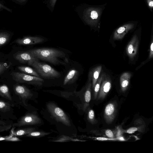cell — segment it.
I'll list each match as a JSON object with an SVG mask.
<instances>
[{
    "label": "cell",
    "mask_w": 153,
    "mask_h": 153,
    "mask_svg": "<svg viewBox=\"0 0 153 153\" xmlns=\"http://www.w3.org/2000/svg\"><path fill=\"white\" fill-rule=\"evenodd\" d=\"M92 84L91 81L87 84L83 88L82 100V109L85 111L88 107L91 99V87Z\"/></svg>",
    "instance_id": "obj_14"
},
{
    "label": "cell",
    "mask_w": 153,
    "mask_h": 153,
    "mask_svg": "<svg viewBox=\"0 0 153 153\" xmlns=\"http://www.w3.org/2000/svg\"><path fill=\"white\" fill-rule=\"evenodd\" d=\"M102 74L101 76L99 77L94 88V98L96 99L97 98L98 93L100 89V85L103 76Z\"/></svg>",
    "instance_id": "obj_24"
},
{
    "label": "cell",
    "mask_w": 153,
    "mask_h": 153,
    "mask_svg": "<svg viewBox=\"0 0 153 153\" xmlns=\"http://www.w3.org/2000/svg\"></svg>",
    "instance_id": "obj_39"
},
{
    "label": "cell",
    "mask_w": 153,
    "mask_h": 153,
    "mask_svg": "<svg viewBox=\"0 0 153 153\" xmlns=\"http://www.w3.org/2000/svg\"><path fill=\"white\" fill-rule=\"evenodd\" d=\"M0 6L2 8L6 9V10L9 11H10V10L8 9V8H7V7H5L4 6V5H3L2 4H1L0 3Z\"/></svg>",
    "instance_id": "obj_37"
},
{
    "label": "cell",
    "mask_w": 153,
    "mask_h": 153,
    "mask_svg": "<svg viewBox=\"0 0 153 153\" xmlns=\"http://www.w3.org/2000/svg\"><path fill=\"white\" fill-rule=\"evenodd\" d=\"M101 83L97 98L98 100H102L105 97L111 88V82L109 76L103 74Z\"/></svg>",
    "instance_id": "obj_7"
},
{
    "label": "cell",
    "mask_w": 153,
    "mask_h": 153,
    "mask_svg": "<svg viewBox=\"0 0 153 153\" xmlns=\"http://www.w3.org/2000/svg\"><path fill=\"white\" fill-rule=\"evenodd\" d=\"M41 120L38 116L34 113H28L21 117L16 123L13 124V127L36 125L40 124Z\"/></svg>",
    "instance_id": "obj_6"
},
{
    "label": "cell",
    "mask_w": 153,
    "mask_h": 153,
    "mask_svg": "<svg viewBox=\"0 0 153 153\" xmlns=\"http://www.w3.org/2000/svg\"><path fill=\"white\" fill-rule=\"evenodd\" d=\"M139 40L136 35H134L128 42L126 47L127 54L131 60L137 54L139 45Z\"/></svg>",
    "instance_id": "obj_11"
},
{
    "label": "cell",
    "mask_w": 153,
    "mask_h": 153,
    "mask_svg": "<svg viewBox=\"0 0 153 153\" xmlns=\"http://www.w3.org/2000/svg\"><path fill=\"white\" fill-rule=\"evenodd\" d=\"M117 129V131L116 133V137L122 135L123 132L122 130H121L120 128L118 127Z\"/></svg>",
    "instance_id": "obj_33"
},
{
    "label": "cell",
    "mask_w": 153,
    "mask_h": 153,
    "mask_svg": "<svg viewBox=\"0 0 153 153\" xmlns=\"http://www.w3.org/2000/svg\"><path fill=\"white\" fill-rule=\"evenodd\" d=\"M148 6L150 9H152L153 7V0H147Z\"/></svg>",
    "instance_id": "obj_34"
},
{
    "label": "cell",
    "mask_w": 153,
    "mask_h": 153,
    "mask_svg": "<svg viewBox=\"0 0 153 153\" xmlns=\"http://www.w3.org/2000/svg\"><path fill=\"white\" fill-rule=\"evenodd\" d=\"M20 3L24 2L26 1L27 0H15Z\"/></svg>",
    "instance_id": "obj_38"
},
{
    "label": "cell",
    "mask_w": 153,
    "mask_h": 153,
    "mask_svg": "<svg viewBox=\"0 0 153 153\" xmlns=\"http://www.w3.org/2000/svg\"><path fill=\"white\" fill-rule=\"evenodd\" d=\"M56 1L57 0H49V3L51 7H54Z\"/></svg>",
    "instance_id": "obj_35"
},
{
    "label": "cell",
    "mask_w": 153,
    "mask_h": 153,
    "mask_svg": "<svg viewBox=\"0 0 153 153\" xmlns=\"http://www.w3.org/2000/svg\"><path fill=\"white\" fill-rule=\"evenodd\" d=\"M153 57V41L152 39L150 46V52L149 54V59H151Z\"/></svg>",
    "instance_id": "obj_32"
},
{
    "label": "cell",
    "mask_w": 153,
    "mask_h": 153,
    "mask_svg": "<svg viewBox=\"0 0 153 153\" xmlns=\"http://www.w3.org/2000/svg\"><path fill=\"white\" fill-rule=\"evenodd\" d=\"M35 129L33 128H27L14 130L12 129L11 132L13 136L17 137L26 136L30 133L35 131Z\"/></svg>",
    "instance_id": "obj_19"
},
{
    "label": "cell",
    "mask_w": 153,
    "mask_h": 153,
    "mask_svg": "<svg viewBox=\"0 0 153 153\" xmlns=\"http://www.w3.org/2000/svg\"><path fill=\"white\" fill-rule=\"evenodd\" d=\"M10 74L13 79L19 83H25L40 86L42 85L44 82V79L41 77L23 73L12 72Z\"/></svg>",
    "instance_id": "obj_4"
},
{
    "label": "cell",
    "mask_w": 153,
    "mask_h": 153,
    "mask_svg": "<svg viewBox=\"0 0 153 153\" xmlns=\"http://www.w3.org/2000/svg\"><path fill=\"white\" fill-rule=\"evenodd\" d=\"M11 65L12 63L11 62L8 63L6 62H0V75L9 68Z\"/></svg>",
    "instance_id": "obj_28"
},
{
    "label": "cell",
    "mask_w": 153,
    "mask_h": 153,
    "mask_svg": "<svg viewBox=\"0 0 153 153\" xmlns=\"http://www.w3.org/2000/svg\"><path fill=\"white\" fill-rule=\"evenodd\" d=\"M10 34L6 32H0V46L7 42L9 39Z\"/></svg>",
    "instance_id": "obj_26"
},
{
    "label": "cell",
    "mask_w": 153,
    "mask_h": 153,
    "mask_svg": "<svg viewBox=\"0 0 153 153\" xmlns=\"http://www.w3.org/2000/svg\"><path fill=\"white\" fill-rule=\"evenodd\" d=\"M13 124L12 122L0 120V132L9 130L13 126Z\"/></svg>",
    "instance_id": "obj_22"
},
{
    "label": "cell",
    "mask_w": 153,
    "mask_h": 153,
    "mask_svg": "<svg viewBox=\"0 0 153 153\" xmlns=\"http://www.w3.org/2000/svg\"><path fill=\"white\" fill-rule=\"evenodd\" d=\"M36 71L45 79H54L61 76L60 74L50 65L40 62L38 60L34 61L31 65Z\"/></svg>",
    "instance_id": "obj_2"
},
{
    "label": "cell",
    "mask_w": 153,
    "mask_h": 153,
    "mask_svg": "<svg viewBox=\"0 0 153 153\" xmlns=\"http://www.w3.org/2000/svg\"><path fill=\"white\" fill-rule=\"evenodd\" d=\"M79 74V72L76 69H72L70 70L65 77L64 85H69L74 83L77 79Z\"/></svg>",
    "instance_id": "obj_15"
},
{
    "label": "cell",
    "mask_w": 153,
    "mask_h": 153,
    "mask_svg": "<svg viewBox=\"0 0 153 153\" xmlns=\"http://www.w3.org/2000/svg\"><path fill=\"white\" fill-rule=\"evenodd\" d=\"M0 96L10 102H12V98L9 89L5 84L0 85Z\"/></svg>",
    "instance_id": "obj_20"
},
{
    "label": "cell",
    "mask_w": 153,
    "mask_h": 153,
    "mask_svg": "<svg viewBox=\"0 0 153 153\" xmlns=\"http://www.w3.org/2000/svg\"><path fill=\"white\" fill-rule=\"evenodd\" d=\"M138 131H140L139 128L136 127H131L128 129L125 132L128 134H132Z\"/></svg>",
    "instance_id": "obj_30"
},
{
    "label": "cell",
    "mask_w": 153,
    "mask_h": 153,
    "mask_svg": "<svg viewBox=\"0 0 153 153\" xmlns=\"http://www.w3.org/2000/svg\"><path fill=\"white\" fill-rule=\"evenodd\" d=\"M131 76V74L128 72L124 73L121 75L120 78V82L121 90L123 92L125 91L127 89Z\"/></svg>",
    "instance_id": "obj_16"
},
{
    "label": "cell",
    "mask_w": 153,
    "mask_h": 153,
    "mask_svg": "<svg viewBox=\"0 0 153 153\" xmlns=\"http://www.w3.org/2000/svg\"><path fill=\"white\" fill-rule=\"evenodd\" d=\"M12 105L10 102L0 99V115L13 114Z\"/></svg>",
    "instance_id": "obj_18"
},
{
    "label": "cell",
    "mask_w": 153,
    "mask_h": 153,
    "mask_svg": "<svg viewBox=\"0 0 153 153\" xmlns=\"http://www.w3.org/2000/svg\"><path fill=\"white\" fill-rule=\"evenodd\" d=\"M100 7H89L85 9L83 13V19L88 25L96 26L99 21L102 13Z\"/></svg>",
    "instance_id": "obj_5"
},
{
    "label": "cell",
    "mask_w": 153,
    "mask_h": 153,
    "mask_svg": "<svg viewBox=\"0 0 153 153\" xmlns=\"http://www.w3.org/2000/svg\"><path fill=\"white\" fill-rule=\"evenodd\" d=\"M18 68L25 74L40 77V76L35 70L29 67L21 66H18Z\"/></svg>",
    "instance_id": "obj_21"
},
{
    "label": "cell",
    "mask_w": 153,
    "mask_h": 153,
    "mask_svg": "<svg viewBox=\"0 0 153 153\" xmlns=\"http://www.w3.org/2000/svg\"><path fill=\"white\" fill-rule=\"evenodd\" d=\"M20 140L17 137L14 136L13 135L6 136H0V141H19Z\"/></svg>",
    "instance_id": "obj_27"
},
{
    "label": "cell",
    "mask_w": 153,
    "mask_h": 153,
    "mask_svg": "<svg viewBox=\"0 0 153 153\" xmlns=\"http://www.w3.org/2000/svg\"><path fill=\"white\" fill-rule=\"evenodd\" d=\"M87 120L91 123L95 124L97 123V121L95 118V114L93 110L90 109L88 111L87 115Z\"/></svg>",
    "instance_id": "obj_25"
},
{
    "label": "cell",
    "mask_w": 153,
    "mask_h": 153,
    "mask_svg": "<svg viewBox=\"0 0 153 153\" xmlns=\"http://www.w3.org/2000/svg\"><path fill=\"white\" fill-rule=\"evenodd\" d=\"M13 91L15 94L22 100L24 103L27 99H29L33 96L31 91L24 85L16 84L13 87Z\"/></svg>",
    "instance_id": "obj_9"
},
{
    "label": "cell",
    "mask_w": 153,
    "mask_h": 153,
    "mask_svg": "<svg viewBox=\"0 0 153 153\" xmlns=\"http://www.w3.org/2000/svg\"><path fill=\"white\" fill-rule=\"evenodd\" d=\"M105 134L106 136L109 138H115V136L114 133L110 129H108L105 130Z\"/></svg>",
    "instance_id": "obj_29"
},
{
    "label": "cell",
    "mask_w": 153,
    "mask_h": 153,
    "mask_svg": "<svg viewBox=\"0 0 153 153\" xmlns=\"http://www.w3.org/2000/svg\"><path fill=\"white\" fill-rule=\"evenodd\" d=\"M134 26V24L129 23L120 27L114 32L113 39L114 40L122 39L129 31L133 28Z\"/></svg>",
    "instance_id": "obj_12"
},
{
    "label": "cell",
    "mask_w": 153,
    "mask_h": 153,
    "mask_svg": "<svg viewBox=\"0 0 153 153\" xmlns=\"http://www.w3.org/2000/svg\"><path fill=\"white\" fill-rule=\"evenodd\" d=\"M48 110L52 117L58 122L65 125L70 126L71 123L69 118L65 112L54 103H48L46 105Z\"/></svg>",
    "instance_id": "obj_3"
},
{
    "label": "cell",
    "mask_w": 153,
    "mask_h": 153,
    "mask_svg": "<svg viewBox=\"0 0 153 153\" xmlns=\"http://www.w3.org/2000/svg\"><path fill=\"white\" fill-rule=\"evenodd\" d=\"M44 39L38 36H27L16 39L15 42L20 45H33L43 42Z\"/></svg>",
    "instance_id": "obj_13"
},
{
    "label": "cell",
    "mask_w": 153,
    "mask_h": 153,
    "mask_svg": "<svg viewBox=\"0 0 153 153\" xmlns=\"http://www.w3.org/2000/svg\"><path fill=\"white\" fill-rule=\"evenodd\" d=\"M38 59L48 62L53 65H65L60 58L66 57L63 51L54 48H42L27 51Z\"/></svg>",
    "instance_id": "obj_1"
},
{
    "label": "cell",
    "mask_w": 153,
    "mask_h": 153,
    "mask_svg": "<svg viewBox=\"0 0 153 153\" xmlns=\"http://www.w3.org/2000/svg\"><path fill=\"white\" fill-rule=\"evenodd\" d=\"M96 140L99 141H107V140H116V138H110L105 137H97L95 138Z\"/></svg>",
    "instance_id": "obj_31"
},
{
    "label": "cell",
    "mask_w": 153,
    "mask_h": 153,
    "mask_svg": "<svg viewBox=\"0 0 153 153\" xmlns=\"http://www.w3.org/2000/svg\"><path fill=\"white\" fill-rule=\"evenodd\" d=\"M49 132L44 131H32L26 135L27 137H40L45 136L50 134Z\"/></svg>",
    "instance_id": "obj_23"
},
{
    "label": "cell",
    "mask_w": 153,
    "mask_h": 153,
    "mask_svg": "<svg viewBox=\"0 0 153 153\" xmlns=\"http://www.w3.org/2000/svg\"><path fill=\"white\" fill-rule=\"evenodd\" d=\"M14 58L20 63H27L31 65L33 63L38 59L28 51L18 52L14 54Z\"/></svg>",
    "instance_id": "obj_8"
},
{
    "label": "cell",
    "mask_w": 153,
    "mask_h": 153,
    "mask_svg": "<svg viewBox=\"0 0 153 153\" xmlns=\"http://www.w3.org/2000/svg\"><path fill=\"white\" fill-rule=\"evenodd\" d=\"M116 138L117 140L120 141H125L126 140L122 135L117 137Z\"/></svg>",
    "instance_id": "obj_36"
},
{
    "label": "cell",
    "mask_w": 153,
    "mask_h": 153,
    "mask_svg": "<svg viewBox=\"0 0 153 153\" xmlns=\"http://www.w3.org/2000/svg\"><path fill=\"white\" fill-rule=\"evenodd\" d=\"M102 67L101 65L96 67L90 71L88 75V78L89 81H92V86L94 88L101 71Z\"/></svg>",
    "instance_id": "obj_17"
},
{
    "label": "cell",
    "mask_w": 153,
    "mask_h": 153,
    "mask_svg": "<svg viewBox=\"0 0 153 153\" xmlns=\"http://www.w3.org/2000/svg\"><path fill=\"white\" fill-rule=\"evenodd\" d=\"M117 111V105L115 102H110L106 106L104 111V118L107 124H110L114 121Z\"/></svg>",
    "instance_id": "obj_10"
}]
</instances>
